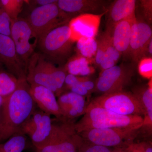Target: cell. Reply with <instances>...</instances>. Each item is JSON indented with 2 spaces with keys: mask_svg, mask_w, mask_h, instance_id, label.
<instances>
[{
  "mask_svg": "<svg viewBox=\"0 0 152 152\" xmlns=\"http://www.w3.org/2000/svg\"><path fill=\"white\" fill-rule=\"evenodd\" d=\"M18 80L17 88L10 95L4 97L1 107L0 144L16 134H22L23 126L36 109L26 78Z\"/></svg>",
  "mask_w": 152,
  "mask_h": 152,
  "instance_id": "obj_1",
  "label": "cell"
},
{
  "mask_svg": "<svg viewBox=\"0 0 152 152\" xmlns=\"http://www.w3.org/2000/svg\"><path fill=\"white\" fill-rule=\"evenodd\" d=\"M143 117L119 115L90 103L77 122L74 124L77 134L97 128H125L138 130L143 126Z\"/></svg>",
  "mask_w": 152,
  "mask_h": 152,
  "instance_id": "obj_2",
  "label": "cell"
},
{
  "mask_svg": "<svg viewBox=\"0 0 152 152\" xmlns=\"http://www.w3.org/2000/svg\"><path fill=\"white\" fill-rule=\"evenodd\" d=\"M26 80L30 85L46 87L58 95L62 92L67 74L66 69L58 67L43 55L34 53L27 68Z\"/></svg>",
  "mask_w": 152,
  "mask_h": 152,
  "instance_id": "obj_3",
  "label": "cell"
},
{
  "mask_svg": "<svg viewBox=\"0 0 152 152\" xmlns=\"http://www.w3.org/2000/svg\"><path fill=\"white\" fill-rule=\"evenodd\" d=\"M43 55L51 62L62 64L70 55L74 42L69 24L54 28L38 41Z\"/></svg>",
  "mask_w": 152,
  "mask_h": 152,
  "instance_id": "obj_4",
  "label": "cell"
},
{
  "mask_svg": "<svg viewBox=\"0 0 152 152\" xmlns=\"http://www.w3.org/2000/svg\"><path fill=\"white\" fill-rule=\"evenodd\" d=\"M61 124H53L48 142L37 152H79L83 140L77 133L74 123L63 119Z\"/></svg>",
  "mask_w": 152,
  "mask_h": 152,
  "instance_id": "obj_5",
  "label": "cell"
},
{
  "mask_svg": "<svg viewBox=\"0 0 152 152\" xmlns=\"http://www.w3.org/2000/svg\"><path fill=\"white\" fill-rule=\"evenodd\" d=\"M57 3L37 7L27 20L38 40L51 30L65 24L69 19L70 17L60 10Z\"/></svg>",
  "mask_w": 152,
  "mask_h": 152,
  "instance_id": "obj_6",
  "label": "cell"
},
{
  "mask_svg": "<svg viewBox=\"0 0 152 152\" xmlns=\"http://www.w3.org/2000/svg\"><path fill=\"white\" fill-rule=\"evenodd\" d=\"M138 130L125 128H97L79 133L84 141L108 147H124L132 142Z\"/></svg>",
  "mask_w": 152,
  "mask_h": 152,
  "instance_id": "obj_7",
  "label": "cell"
},
{
  "mask_svg": "<svg viewBox=\"0 0 152 152\" xmlns=\"http://www.w3.org/2000/svg\"><path fill=\"white\" fill-rule=\"evenodd\" d=\"M91 103L119 115L144 116L142 107L132 93L124 91L104 94Z\"/></svg>",
  "mask_w": 152,
  "mask_h": 152,
  "instance_id": "obj_8",
  "label": "cell"
},
{
  "mask_svg": "<svg viewBox=\"0 0 152 152\" xmlns=\"http://www.w3.org/2000/svg\"><path fill=\"white\" fill-rule=\"evenodd\" d=\"M135 64L122 63L102 71L95 83V90L104 94L123 91L135 74Z\"/></svg>",
  "mask_w": 152,
  "mask_h": 152,
  "instance_id": "obj_9",
  "label": "cell"
},
{
  "mask_svg": "<svg viewBox=\"0 0 152 152\" xmlns=\"http://www.w3.org/2000/svg\"><path fill=\"white\" fill-rule=\"evenodd\" d=\"M11 37L13 41L17 55L27 72L30 58L34 53L36 43L38 40L27 20L18 19L12 21Z\"/></svg>",
  "mask_w": 152,
  "mask_h": 152,
  "instance_id": "obj_10",
  "label": "cell"
},
{
  "mask_svg": "<svg viewBox=\"0 0 152 152\" xmlns=\"http://www.w3.org/2000/svg\"><path fill=\"white\" fill-rule=\"evenodd\" d=\"M152 39V31L150 25L143 19L133 21L131 30L129 57L136 64L144 57H147V50Z\"/></svg>",
  "mask_w": 152,
  "mask_h": 152,
  "instance_id": "obj_11",
  "label": "cell"
},
{
  "mask_svg": "<svg viewBox=\"0 0 152 152\" xmlns=\"http://www.w3.org/2000/svg\"><path fill=\"white\" fill-rule=\"evenodd\" d=\"M106 13L101 15L82 14L72 19L69 23L72 41L75 42L82 38H95L102 17Z\"/></svg>",
  "mask_w": 152,
  "mask_h": 152,
  "instance_id": "obj_12",
  "label": "cell"
},
{
  "mask_svg": "<svg viewBox=\"0 0 152 152\" xmlns=\"http://www.w3.org/2000/svg\"><path fill=\"white\" fill-rule=\"evenodd\" d=\"M107 3V1L102 0H58L57 4L61 10L70 16L104 13L109 8Z\"/></svg>",
  "mask_w": 152,
  "mask_h": 152,
  "instance_id": "obj_13",
  "label": "cell"
},
{
  "mask_svg": "<svg viewBox=\"0 0 152 152\" xmlns=\"http://www.w3.org/2000/svg\"><path fill=\"white\" fill-rule=\"evenodd\" d=\"M0 61L18 79L26 78L27 72L19 60L10 37L0 34Z\"/></svg>",
  "mask_w": 152,
  "mask_h": 152,
  "instance_id": "obj_14",
  "label": "cell"
},
{
  "mask_svg": "<svg viewBox=\"0 0 152 152\" xmlns=\"http://www.w3.org/2000/svg\"><path fill=\"white\" fill-rule=\"evenodd\" d=\"M29 93L39 109L58 119H63L62 114L53 92L43 86L31 85Z\"/></svg>",
  "mask_w": 152,
  "mask_h": 152,
  "instance_id": "obj_15",
  "label": "cell"
},
{
  "mask_svg": "<svg viewBox=\"0 0 152 152\" xmlns=\"http://www.w3.org/2000/svg\"><path fill=\"white\" fill-rule=\"evenodd\" d=\"M136 16L123 20L114 24L111 28H107L110 34L114 47L121 56L129 57L131 30Z\"/></svg>",
  "mask_w": 152,
  "mask_h": 152,
  "instance_id": "obj_16",
  "label": "cell"
},
{
  "mask_svg": "<svg viewBox=\"0 0 152 152\" xmlns=\"http://www.w3.org/2000/svg\"><path fill=\"white\" fill-rule=\"evenodd\" d=\"M57 100L64 119H73L86 112L87 105L85 96L70 91L62 94Z\"/></svg>",
  "mask_w": 152,
  "mask_h": 152,
  "instance_id": "obj_17",
  "label": "cell"
},
{
  "mask_svg": "<svg viewBox=\"0 0 152 152\" xmlns=\"http://www.w3.org/2000/svg\"><path fill=\"white\" fill-rule=\"evenodd\" d=\"M136 2L135 0H117L113 2L107 12V28H111L118 22L136 16Z\"/></svg>",
  "mask_w": 152,
  "mask_h": 152,
  "instance_id": "obj_18",
  "label": "cell"
},
{
  "mask_svg": "<svg viewBox=\"0 0 152 152\" xmlns=\"http://www.w3.org/2000/svg\"><path fill=\"white\" fill-rule=\"evenodd\" d=\"M152 79L148 84L138 86L134 88L132 94L138 100L143 109V126L152 128Z\"/></svg>",
  "mask_w": 152,
  "mask_h": 152,
  "instance_id": "obj_19",
  "label": "cell"
},
{
  "mask_svg": "<svg viewBox=\"0 0 152 152\" xmlns=\"http://www.w3.org/2000/svg\"><path fill=\"white\" fill-rule=\"evenodd\" d=\"M53 120L51 115L44 113L40 121L29 137L36 149H39L48 142L53 129Z\"/></svg>",
  "mask_w": 152,
  "mask_h": 152,
  "instance_id": "obj_20",
  "label": "cell"
},
{
  "mask_svg": "<svg viewBox=\"0 0 152 152\" xmlns=\"http://www.w3.org/2000/svg\"><path fill=\"white\" fill-rule=\"evenodd\" d=\"M66 70L69 74L82 77H88L94 72V69L90 65L89 59L80 55L69 60Z\"/></svg>",
  "mask_w": 152,
  "mask_h": 152,
  "instance_id": "obj_21",
  "label": "cell"
},
{
  "mask_svg": "<svg viewBox=\"0 0 152 152\" xmlns=\"http://www.w3.org/2000/svg\"><path fill=\"white\" fill-rule=\"evenodd\" d=\"M25 135L16 134L0 144V152H23L26 145Z\"/></svg>",
  "mask_w": 152,
  "mask_h": 152,
  "instance_id": "obj_22",
  "label": "cell"
},
{
  "mask_svg": "<svg viewBox=\"0 0 152 152\" xmlns=\"http://www.w3.org/2000/svg\"><path fill=\"white\" fill-rule=\"evenodd\" d=\"M77 48L79 55L88 59L95 57L97 49L95 38H82L77 41Z\"/></svg>",
  "mask_w": 152,
  "mask_h": 152,
  "instance_id": "obj_23",
  "label": "cell"
},
{
  "mask_svg": "<svg viewBox=\"0 0 152 152\" xmlns=\"http://www.w3.org/2000/svg\"><path fill=\"white\" fill-rule=\"evenodd\" d=\"M18 79L12 74L0 72V95L6 97L12 94L18 87Z\"/></svg>",
  "mask_w": 152,
  "mask_h": 152,
  "instance_id": "obj_24",
  "label": "cell"
},
{
  "mask_svg": "<svg viewBox=\"0 0 152 152\" xmlns=\"http://www.w3.org/2000/svg\"><path fill=\"white\" fill-rule=\"evenodd\" d=\"M1 3L11 21L18 19L21 12L24 1L22 0H1Z\"/></svg>",
  "mask_w": 152,
  "mask_h": 152,
  "instance_id": "obj_25",
  "label": "cell"
},
{
  "mask_svg": "<svg viewBox=\"0 0 152 152\" xmlns=\"http://www.w3.org/2000/svg\"><path fill=\"white\" fill-rule=\"evenodd\" d=\"M44 112L40 109H36L30 118L26 123L22 129V134L29 136L34 131L40 121Z\"/></svg>",
  "mask_w": 152,
  "mask_h": 152,
  "instance_id": "obj_26",
  "label": "cell"
},
{
  "mask_svg": "<svg viewBox=\"0 0 152 152\" xmlns=\"http://www.w3.org/2000/svg\"><path fill=\"white\" fill-rule=\"evenodd\" d=\"M12 21L0 1V34L11 37Z\"/></svg>",
  "mask_w": 152,
  "mask_h": 152,
  "instance_id": "obj_27",
  "label": "cell"
},
{
  "mask_svg": "<svg viewBox=\"0 0 152 152\" xmlns=\"http://www.w3.org/2000/svg\"><path fill=\"white\" fill-rule=\"evenodd\" d=\"M103 34L106 45L105 56L110 57L117 63L121 56V55L114 47L109 31L106 30V31L103 33Z\"/></svg>",
  "mask_w": 152,
  "mask_h": 152,
  "instance_id": "obj_28",
  "label": "cell"
},
{
  "mask_svg": "<svg viewBox=\"0 0 152 152\" xmlns=\"http://www.w3.org/2000/svg\"><path fill=\"white\" fill-rule=\"evenodd\" d=\"M79 152H122L121 148L112 150L108 147L86 142L83 140Z\"/></svg>",
  "mask_w": 152,
  "mask_h": 152,
  "instance_id": "obj_29",
  "label": "cell"
},
{
  "mask_svg": "<svg viewBox=\"0 0 152 152\" xmlns=\"http://www.w3.org/2000/svg\"><path fill=\"white\" fill-rule=\"evenodd\" d=\"M138 71L142 76L146 78L151 79L152 59L150 57H144L139 62Z\"/></svg>",
  "mask_w": 152,
  "mask_h": 152,
  "instance_id": "obj_30",
  "label": "cell"
},
{
  "mask_svg": "<svg viewBox=\"0 0 152 152\" xmlns=\"http://www.w3.org/2000/svg\"><path fill=\"white\" fill-rule=\"evenodd\" d=\"M121 148L122 152H152L151 144L147 142L131 143Z\"/></svg>",
  "mask_w": 152,
  "mask_h": 152,
  "instance_id": "obj_31",
  "label": "cell"
},
{
  "mask_svg": "<svg viewBox=\"0 0 152 152\" xmlns=\"http://www.w3.org/2000/svg\"><path fill=\"white\" fill-rule=\"evenodd\" d=\"M97 42V49L95 56V62L99 66L103 59L106 54V45L103 34L96 40Z\"/></svg>",
  "mask_w": 152,
  "mask_h": 152,
  "instance_id": "obj_32",
  "label": "cell"
},
{
  "mask_svg": "<svg viewBox=\"0 0 152 152\" xmlns=\"http://www.w3.org/2000/svg\"><path fill=\"white\" fill-rule=\"evenodd\" d=\"M145 20L150 25L152 20V1L142 0L140 1Z\"/></svg>",
  "mask_w": 152,
  "mask_h": 152,
  "instance_id": "obj_33",
  "label": "cell"
},
{
  "mask_svg": "<svg viewBox=\"0 0 152 152\" xmlns=\"http://www.w3.org/2000/svg\"><path fill=\"white\" fill-rule=\"evenodd\" d=\"M90 80L88 77H82V76H75L71 74H67L65 80L64 85L67 87L68 88L75 84L76 83L83 81Z\"/></svg>",
  "mask_w": 152,
  "mask_h": 152,
  "instance_id": "obj_34",
  "label": "cell"
},
{
  "mask_svg": "<svg viewBox=\"0 0 152 152\" xmlns=\"http://www.w3.org/2000/svg\"><path fill=\"white\" fill-rule=\"evenodd\" d=\"M83 81L79 82L75 84L70 87L69 89L70 90L71 92L83 96L85 97L88 96V95L90 94L91 93L86 89V88L84 86L83 84Z\"/></svg>",
  "mask_w": 152,
  "mask_h": 152,
  "instance_id": "obj_35",
  "label": "cell"
},
{
  "mask_svg": "<svg viewBox=\"0 0 152 152\" xmlns=\"http://www.w3.org/2000/svg\"><path fill=\"white\" fill-rule=\"evenodd\" d=\"M116 64L110 57L105 56L99 66L102 71L113 67Z\"/></svg>",
  "mask_w": 152,
  "mask_h": 152,
  "instance_id": "obj_36",
  "label": "cell"
},
{
  "mask_svg": "<svg viewBox=\"0 0 152 152\" xmlns=\"http://www.w3.org/2000/svg\"><path fill=\"white\" fill-rule=\"evenodd\" d=\"M34 2L36 3V4L39 6H43L51 4H55L58 1L56 0H37L34 1Z\"/></svg>",
  "mask_w": 152,
  "mask_h": 152,
  "instance_id": "obj_37",
  "label": "cell"
},
{
  "mask_svg": "<svg viewBox=\"0 0 152 152\" xmlns=\"http://www.w3.org/2000/svg\"><path fill=\"white\" fill-rule=\"evenodd\" d=\"M4 97L0 95V108L2 105L3 102H4Z\"/></svg>",
  "mask_w": 152,
  "mask_h": 152,
  "instance_id": "obj_38",
  "label": "cell"
}]
</instances>
